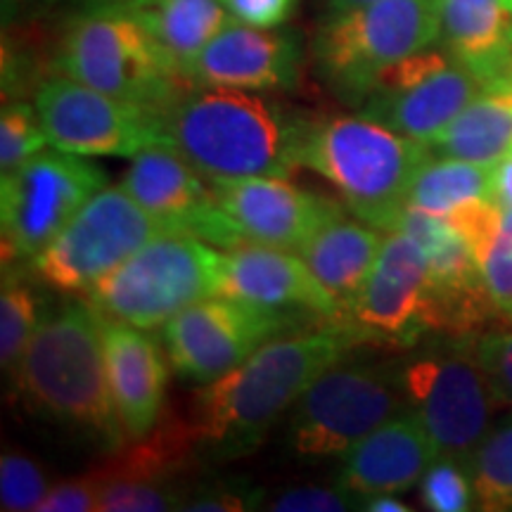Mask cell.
Listing matches in <instances>:
<instances>
[{
    "label": "cell",
    "instance_id": "cell-1",
    "mask_svg": "<svg viewBox=\"0 0 512 512\" xmlns=\"http://www.w3.org/2000/svg\"><path fill=\"white\" fill-rule=\"evenodd\" d=\"M356 337L339 325L275 337L238 368L197 389L188 420L200 451L219 460L254 451L306 389L347 356Z\"/></svg>",
    "mask_w": 512,
    "mask_h": 512
},
{
    "label": "cell",
    "instance_id": "cell-2",
    "mask_svg": "<svg viewBox=\"0 0 512 512\" xmlns=\"http://www.w3.org/2000/svg\"><path fill=\"white\" fill-rule=\"evenodd\" d=\"M306 121L254 91L190 86L159 114L162 143L211 185L297 169Z\"/></svg>",
    "mask_w": 512,
    "mask_h": 512
},
{
    "label": "cell",
    "instance_id": "cell-3",
    "mask_svg": "<svg viewBox=\"0 0 512 512\" xmlns=\"http://www.w3.org/2000/svg\"><path fill=\"white\" fill-rule=\"evenodd\" d=\"M10 377L19 401L38 418L83 434L107 453L128 441L107 380L102 316L86 299L43 320Z\"/></svg>",
    "mask_w": 512,
    "mask_h": 512
},
{
    "label": "cell",
    "instance_id": "cell-4",
    "mask_svg": "<svg viewBox=\"0 0 512 512\" xmlns=\"http://www.w3.org/2000/svg\"><path fill=\"white\" fill-rule=\"evenodd\" d=\"M427 157L430 147L363 112L306 121L297 150L299 166L323 176L358 219L387 233Z\"/></svg>",
    "mask_w": 512,
    "mask_h": 512
},
{
    "label": "cell",
    "instance_id": "cell-5",
    "mask_svg": "<svg viewBox=\"0 0 512 512\" xmlns=\"http://www.w3.org/2000/svg\"><path fill=\"white\" fill-rule=\"evenodd\" d=\"M55 69L157 117L195 86L133 10L83 8L64 29Z\"/></svg>",
    "mask_w": 512,
    "mask_h": 512
},
{
    "label": "cell",
    "instance_id": "cell-6",
    "mask_svg": "<svg viewBox=\"0 0 512 512\" xmlns=\"http://www.w3.org/2000/svg\"><path fill=\"white\" fill-rule=\"evenodd\" d=\"M441 41L439 0H375L328 15L313 38L323 81L344 102L361 105L392 64Z\"/></svg>",
    "mask_w": 512,
    "mask_h": 512
},
{
    "label": "cell",
    "instance_id": "cell-7",
    "mask_svg": "<svg viewBox=\"0 0 512 512\" xmlns=\"http://www.w3.org/2000/svg\"><path fill=\"white\" fill-rule=\"evenodd\" d=\"M219 266V247L164 233L98 280L86 302L100 316L155 330L188 306L219 297Z\"/></svg>",
    "mask_w": 512,
    "mask_h": 512
},
{
    "label": "cell",
    "instance_id": "cell-8",
    "mask_svg": "<svg viewBox=\"0 0 512 512\" xmlns=\"http://www.w3.org/2000/svg\"><path fill=\"white\" fill-rule=\"evenodd\" d=\"M401 408H408L401 370L344 356L294 403L287 446L302 458H342Z\"/></svg>",
    "mask_w": 512,
    "mask_h": 512
},
{
    "label": "cell",
    "instance_id": "cell-9",
    "mask_svg": "<svg viewBox=\"0 0 512 512\" xmlns=\"http://www.w3.org/2000/svg\"><path fill=\"white\" fill-rule=\"evenodd\" d=\"M171 233L121 188H102L31 261V273L55 292L86 294L147 242Z\"/></svg>",
    "mask_w": 512,
    "mask_h": 512
},
{
    "label": "cell",
    "instance_id": "cell-10",
    "mask_svg": "<svg viewBox=\"0 0 512 512\" xmlns=\"http://www.w3.org/2000/svg\"><path fill=\"white\" fill-rule=\"evenodd\" d=\"M98 164L62 150L38 152L0 181L3 266L36 259L76 211L105 188Z\"/></svg>",
    "mask_w": 512,
    "mask_h": 512
},
{
    "label": "cell",
    "instance_id": "cell-11",
    "mask_svg": "<svg viewBox=\"0 0 512 512\" xmlns=\"http://www.w3.org/2000/svg\"><path fill=\"white\" fill-rule=\"evenodd\" d=\"M408 408L418 415L439 456L467 463L498 406L475 351H434L401 368Z\"/></svg>",
    "mask_w": 512,
    "mask_h": 512
},
{
    "label": "cell",
    "instance_id": "cell-12",
    "mask_svg": "<svg viewBox=\"0 0 512 512\" xmlns=\"http://www.w3.org/2000/svg\"><path fill=\"white\" fill-rule=\"evenodd\" d=\"M290 325L292 313L287 311L230 297H209L164 323L162 342L181 380L209 384L238 368Z\"/></svg>",
    "mask_w": 512,
    "mask_h": 512
},
{
    "label": "cell",
    "instance_id": "cell-13",
    "mask_svg": "<svg viewBox=\"0 0 512 512\" xmlns=\"http://www.w3.org/2000/svg\"><path fill=\"white\" fill-rule=\"evenodd\" d=\"M482 88V79L446 48H427L384 69L358 107L401 136L430 145Z\"/></svg>",
    "mask_w": 512,
    "mask_h": 512
},
{
    "label": "cell",
    "instance_id": "cell-14",
    "mask_svg": "<svg viewBox=\"0 0 512 512\" xmlns=\"http://www.w3.org/2000/svg\"><path fill=\"white\" fill-rule=\"evenodd\" d=\"M347 318L356 335L396 347H413L430 332L439 335L437 287L418 242L399 230L384 235L373 271L349 306Z\"/></svg>",
    "mask_w": 512,
    "mask_h": 512
},
{
    "label": "cell",
    "instance_id": "cell-15",
    "mask_svg": "<svg viewBox=\"0 0 512 512\" xmlns=\"http://www.w3.org/2000/svg\"><path fill=\"white\" fill-rule=\"evenodd\" d=\"M34 105L48 145L81 157H136L162 143L157 114L128 105L86 83L53 76L36 88Z\"/></svg>",
    "mask_w": 512,
    "mask_h": 512
},
{
    "label": "cell",
    "instance_id": "cell-16",
    "mask_svg": "<svg viewBox=\"0 0 512 512\" xmlns=\"http://www.w3.org/2000/svg\"><path fill=\"white\" fill-rule=\"evenodd\" d=\"M121 188L171 233L192 235L221 249L247 242L221 209L214 185L166 143L138 152Z\"/></svg>",
    "mask_w": 512,
    "mask_h": 512
},
{
    "label": "cell",
    "instance_id": "cell-17",
    "mask_svg": "<svg viewBox=\"0 0 512 512\" xmlns=\"http://www.w3.org/2000/svg\"><path fill=\"white\" fill-rule=\"evenodd\" d=\"M214 195L247 242L299 252L320 228L344 216L330 197L316 195L283 176L216 183Z\"/></svg>",
    "mask_w": 512,
    "mask_h": 512
},
{
    "label": "cell",
    "instance_id": "cell-18",
    "mask_svg": "<svg viewBox=\"0 0 512 512\" xmlns=\"http://www.w3.org/2000/svg\"><path fill=\"white\" fill-rule=\"evenodd\" d=\"M302 76V46L292 31L256 29L230 17L190 69L197 86L292 91Z\"/></svg>",
    "mask_w": 512,
    "mask_h": 512
},
{
    "label": "cell",
    "instance_id": "cell-19",
    "mask_svg": "<svg viewBox=\"0 0 512 512\" xmlns=\"http://www.w3.org/2000/svg\"><path fill=\"white\" fill-rule=\"evenodd\" d=\"M219 297L240 299L264 309H294L339 320L342 309L309 264L290 249L242 242L223 249L219 266Z\"/></svg>",
    "mask_w": 512,
    "mask_h": 512
},
{
    "label": "cell",
    "instance_id": "cell-20",
    "mask_svg": "<svg viewBox=\"0 0 512 512\" xmlns=\"http://www.w3.org/2000/svg\"><path fill=\"white\" fill-rule=\"evenodd\" d=\"M107 380L128 439L150 434L164 415L169 368L157 339L143 328L102 316Z\"/></svg>",
    "mask_w": 512,
    "mask_h": 512
},
{
    "label": "cell",
    "instance_id": "cell-21",
    "mask_svg": "<svg viewBox=\"0 0 512 512\" xmlns=\"http://www.w3.org/2000/svg\"><path fill=\"white\" fill-rule=\"evenodd\" d=\"M437 446L411 408L382 422L342 456L337 484L356 496L403 494L420 484Z\"/></svg>",
    "mask_w": 512,
    "mask_h": 512
},
{
    "label": "cell",
    "instance_id": "cell-22",
    "mask_svg": "<svg viewBox=\"0 0 512 512\" xmlns=\"http://www.w3.org/2000/svg\"><path fill=\"white\" fill-rule=\"evenodd\" d=\"M441 43L484 86L510 81L512 0H439Z\"/></svg>",
    "mask_w": 512,
    "mask_h": 512
},
{
    "label": "cell",
    "instance_id": "cell-23",
    "mask_svg": "<svg viewBox=\"0 0 512 512\" xmlns=\"http://www.w3.org/2000/svg\"><path fill=\"white\" fill-rule=\"evenodd\" d=\"M382 240V228L339 216L320 228L297 252L325 290L335 297L342 318H347L349 306L373 271Z\"/></svg>",
    "mask_w": 512,
    "mask_h": 512
},
{
    "label": "cell",
    "instance_id": "cell-24",
    "mask_svg": "<svg viewBox=\"0 0 512 512\" xmlns=\"http://www.w3.org/2000/svg\"><path fill=\"white\" fill-rule=\"evenodd\" d=\"M430 155L496 166L512 152V81L482 88L456 119L432 140Z\"/></svg>",
    "mask_w": 512,
    "mask_h": 512
},
{
    "label": "cell",
    "instance_id": "cell-25",
    "mask_svg": "<svg viewBox=\"0 0 512 512\" xmlns=\"http://www.w3.org/2000/svg\"><path fill=\"white\" fill-rule=\"evenodd\" d=\"M136 12L188 79L192 64L230 19L226 0H147Z\"/></svg>",
    "mask_w": 512,
    "mask_h": 512
},
{
    "label": "cell",
    "instance_id": "cell-26",
    "mask_svg": "<svg viewBox=\"0 0 512 512\" xmlns=\"http://www.w3.org/2000/svg\"><path fill=\"white\" fill-rule=\"evenodd\" d=\"M472 200H494V166L430 155L415 171L406 204L427 214L446 216Z\"/></svg>",
    "mask_w": 512,
    "mask_h": 512
},
{
    "label": "cell",
    "instance_id": "cell-27",
    "mask_svg": "<svg viewBox=\"0 0 512 512\" xmlns=\"http://www.w3.org/2000/svg\"><path fill=\"white\" fill-rule=\"evenodd\" d=\"M477 508L512 512V415L498 420L467 460Z\"/></svg>",
    "mask_w": 512,
    "mask_h": 512
},
{
    "label": "cell",
    "instance_id": "cell-28",
    "mask_svg": "<svg viewBox=\"0 0 512 512\" xmlns=\"http://www.w3.org/2000/svg\"><path fill=\"white\" fill-rule=\"evenodd\" d=\"M41 323V306L34 290L5 273L0 292V366L5 373L15 370Z\"/></svg>",
    "mask_w": 512,
    "mask_h": 512
},
{
    "label": "cell",
    "instance_id": "cell-29",
    "mask_svg": "<svg viewBox=\"0 0 512 512\" xmlns=\"http://www.w3.org/2000/svg\"><path fill=\"white\" fill-rule=\"evenodd\" d=\"M48 143L36 105L8 100L0 114V174H10L43 150Z\"/></svg>",
    "mask_w": 512,
    "mask_h": 512
},
{
    "label": "cell",
    "instance_id": "cell-30",
    "mask_svg": "<svg viewBox=\"0 0 512 512\" xmlns=\"http://www.w3.org/2000/svg\"><path fill=\"white\" fill-rule=\"evenodd\" d=\"M420 496L427 510L465 512L477 508L475 484L463 460L439 456L420 479Z\"/></svg>",
    "mask_w": 512,
    "mask_h": 512
},
{
    "label": "cell",
    "instance_id": "cell-31",
    "mask_svg": "<svg viewBox=\"0 0 512 512\" xmlns=\"http://www.w3.org/2000/svg\"><path fill=\"white\" fill-rule=\"evenodd\" d=\"M53 489L38 460L27 453L5 451L0 458V508L5 512H38Z\"/></svg>",
    "mask_w": 512,
    "mask_h": 512
},
{
    "label": "cell",
    "instance_id": "cell-32",
    "mask_svg": "<svg viewBox=\"0 0 512 512\" xmlns=\"http://www.w3.org/2000/svg\"><path fill=\"white\" fill-rule=\"evenodd\" d=\"M484 290L503 320H512V209H503L501 226L477 254Z\"/></svg>",
    "mask_w": 512,
    "mask_h": 512
},
{
    "label": "cell",
    "instance_id": "cell-33",
    "mask_svg": "<svg viewBox=\"0 0 512 512\" xmlns=\"http://www.w3.org/2000/svg\"><path fill=\"white\" fill-rule=\"evenodd\" d=\"M472 351L498 406L512 408V320H503V325L494 330L486 328Z\"/></svg>",
    "mask_w": 512,
    "mask_h": 512
},
{
    "label": "cell",
    "instance_id": "cell-34",
    "mask_svg": "<svg viewBox=\"0 0 512 512\" xmlns=\"http://www.w3.org/2000/svg\"><path fill=\"white\" fill-rule=\"evenodd\" d=\"M266 508L275 512H344L358 508V496L339 484H304L271 498Z\"/></svg>",
    "mask_w": 512,
    "mask_h": 512
},
{
    "label": "cell",
    "instance_id": "cell-35",
    "mask_svg": "<svg viewBox=\"0 0 512 512\" xmlns=\"http://www.w3.org/2000/svg\"><path fill=\"white\" fill-rule=\"evenodd\" d=\"M264 503V491L242 482H216L190 496L183 510L188 512H245Z\"/></svg>",
    "mask_w": 512,
    "mask_h": 512
},
{
    "label": "cell",
    "instance_id": "cell-36",
    "mask_svg": "<svg viewBox=\"0 0 512 512\" xmlns=\"http://www.w3.org/2000/svg\"><path fill=\"white\" fill-rule=\"evenodd\" d=\"M38 512H100L98 479L93 472L64 479L48 491Z\"/></svg>",
    "mask_w": 512,
    "mask_h": 512
},
{
    "label": "cell",
    "instance_id": "cell-37",
    "mask_svg": "<svg viewBox=\"0 0 512 512\" xmlns=\"http://www.w3.org/2000/svg\"><path fill=\"white\" fill-rule=\"evenodd\" d=\"M228 15L256 29H280L297 12V0H226Z\"/></svg>",
    "mask_w": 512,
    "mask_h": 512
},
{
    "label": "cell",
    "instance_id": "cell-38",
    "mask_svg": "<svg viewBox=\"0 0 512 512\" xmlns=\"http://www.w3.org/2000/svg\"><path fill=\"white\" fill-rule=\"evenodd\" d=\"M494 202L501 209H512V152L494 166Z\"/></svg>",
    "mask_w": 512,
    "mask_h": 512
},
{
    "label": "cell",
    "instance_id": "cell-39",
    "mask_svg": "<svg viewBox=\"0 0 512 512\" xmlns=\"http://www.w3.org/2000/svg\"><path fill=\"white\" fill-rule=\"evenodd\" d=\"M358 510L370 512H408L411 505H406L396 494H373V496H358Z\"/></svg>",
    "mask_w": 512,
    "mask_h": 512
},
{
    "label": "cell",
    "instance_id": "cell-40",
    "mask_svg": "<svg viewBox=\"0 0 512 512\" xmlns=\"http://www.w3.org/2000/svg\"><path fill=\"white\" fill-rule=\"evenodd\" d=\"M0 3H3V24H12L29 12L48 8L55 0H0Z\"/></svg>",
    "mask_w": 512,
    "mask_h": 512
},
{
    "label": "cell",
    "instance_id": "cell-41",
    "mask_svg": "<svg viewBox=\"0 0 512 512\" xmlns=\"http://www.w3.org/2000/svg\"><path fill=\"white\" fill-rule=\"evenodd\" d=\"M147 0H83V8H110V10H140Z\"/></svg>",
    "mask_w": 512,
    "mask_h": 512
},
{
    "label": "cell",
    "instance_id": "cell-42",
    "mask_svg": "<svg viewBox=\"0 0 512 512\" xmlns=\"http://www.w3.org/2000/svg\"><path fill=\"white\" fill-rule=\"evenodd\" d=\"M368 3H375V0H320V5H323L328 15H335V12H347V10L361 8V5H368Z\"/></svg>",
    "mask_w": 512,
    "mask_h": 512
},
{
    "label": "cell",
    "instance_id": "cell-43",
    "mask_svg": "<svg viewBox=\"0 0 512 512\" xmlns=\"http://www.w3.org/2000/svg\"><path fill=\"white\" fill-rule=\"evenodd\" d=\"M510 81H512V64H510Z\"/></svg>",
    "mask_w": 512,
    "mask_h": 512
}]
</instances>
